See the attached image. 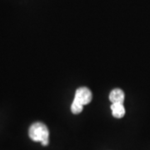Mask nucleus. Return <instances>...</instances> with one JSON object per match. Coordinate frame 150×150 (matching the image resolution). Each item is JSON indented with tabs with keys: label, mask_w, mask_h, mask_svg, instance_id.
<instances>
[{
	"label": "nucleus",
	"mask_w": 150,
	"mask_h": 150,
	"mask_svg": "<svg viewBox=\"0 0 150 150\" xmlns=\"http://www.w3.org/2000/svg\"><path fill=\"white\" fill-rule=\"evenodd\" d=\"M28 135L33 141L40 142L43 146L48 144L49 131L44 123L40 122L33 123L28 130Z\"/></svg>",
	"instance_id": "nucleus-1"
},
{
	"label": "nucleus",
	"mask_w": 150,
	"mask_h": 150,
	"mask_svg": "<svg viewBox=\"0 0 150 150\" xmlns=\"http://www.w3.org/2000/svg\"><path fill=\"white\" fill-rule=\"evenodd\" d=\"M92 98H93V94L90 89L86 87H81L76 90L74 102L83 106L91 102Z\"/></svg>",
	"instance_id": "nucleus-2"
},
{
	"label": "nucleus",
	"mask_w": 150,
	"mask_h": 150,
	"mask_svg": "<svg viewBox=\"0 0 150 150\" xmlns=\"http://www.w3.org/2000/svg\"><path fill=\"white\" fill-rule=\"evenodd\" d=\"M124 93L120 88H114L109 93V100L112 102V103H123L124 102Z\"/></svg>",
	"instance_id": "nucleus-3"
},
{
	"label": "nucleus",
	"mask_w": 150,
	"mask_h": 150,
	"mask_svg": "<svg viewBox=\"0 0 150 150\" xmlns=\"http://www.w3.org/2000/svg\"><path fill=\"white\" fill-rule=\"evenodd\" d=\"M111 110H112V116L114 118H121L125 114V108L123 106V103H112Z\"/></svg>",
	"instance_id": "nucleus-4"
},
{
	"label": "nucleus",
	"mask_w": 150,
	"mask_h": 150,
	"mask_svg": "<svg viewBox=\"0 0 150 150\" xmlns=\"http://www.w3.org/2000/svg\"><path fill=\"white\" fill-rule=\"evenodd\" d=\"M83 106H82L80 104L73 102L72 105H71V111L74 114H79V113H80L83 111Z\"/></svg>",
	"instance_id": "nucleus-5"
}]
</instances>
